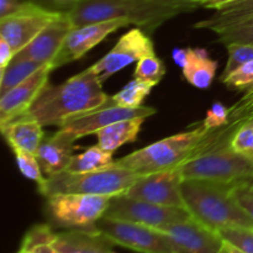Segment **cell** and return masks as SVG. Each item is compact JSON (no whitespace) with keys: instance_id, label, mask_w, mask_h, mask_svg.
Returning <instances> with one entry per match:
<instances>
[{"instance_id":"6da1fadb","label":"cell","mask_w":253,"mask_h":253,"mask_svg":"<svg viewBox=\"0 0 253 253\" xmlns=\"http://www.w3.org/2000/svg\"><path fill=\"white\" fill-rule=\"evenodd\" d=\"M249 116H251V114L246 108L235 105L232 108V120L222 127L208 130L200 121L199 125L192 130L168 136L133 151L127 156L119 158L115 163L128 168L138 175L175 169L200 153L215 147L221 141L231 137L240 124Z\"/></svg>"},{"instance_id":"7a4b0ae2","label":"cell","mask_w":253,"mask_h":253,"mask_svg":"<svg viewBox=\"0 0 253 253\" xmlns=\"http://www.w3.org/2000/svg\"><path fill=\"white\" fill-rule=\"evenodd\" d=\"M91 67L58 85H47L25 115L42 126L61 127L68 119L95 110L110 101Z\"/></svg>"},{"instance_id":"3957f363","label":"cell","mask_w":253,"mask_h":253,"mask_svg":"<svg viewBox=\"0 0 253 253\" xmlns=\"http://www.w3.org/2000/svg\"><path fill=\"white\" fill-rule=\"evenodd\" d=\"M235 183L207 179H184L182 195L192 216L205 226L219 231L229 227L253 229V219L235 199Z\"/></svg>"},{"instance_id":"277c9868","label":"cell","mask_w":253,"mask_h":253,"mask_svg":"<svg viewBox=\"0 0 253 253\" xmlns=\"http://www.w3.org/2000/svg\"><path fill=\"white\" fill-rule=\"evenodd\" d=\"M74 27L114 19H125L136 27L153 32L184 11L156 0H76L67 10Z\"/></svg>"},{"instance_id":"5b68a950","label":"cell","mask_w":253,"mask_h":253,"mask_svg":"<svg viewBox=\"0 0 253 253\" xmlns=\"http://www.w3.org/2000/svg\"><path fill=\"white\" fill-rule=\"evenodd\" d=\"M140 177L128 168L114 163L105 169L88 173L63 172L47 177V183L39 193L43 197L56 194H86L114 198L125 194Z\"/></svg>"},{"instance_id":"8992f818","label":"cell","mask_w":253,"mask_h":253,"mask_svg":"<svg viewBox=\"0 0 253 253\" xmlns=\"http://www.w3.org/2000/svg\"><path fill=\"white\" fill-rule=\"evenodd\" d=\"M231 137L180 166L183 179L236 183L253 177V153L235 151Z\"/></svg>"},{"instance_id":"52a82bcc","label":"cell","mask_w":253,"mask_h":253,"mask_svg":"<svg viewBox=\"0 0 253 253\" xmlns=\"http://www.w3.org/2000/svg\"><path fill=\"white\" fill-rule=\"evenodd\" d=\"M104 216L136 222L156 230H163L170 225L193 217L185 208L153 204L145 200L133 199L126 194L111 198Z\"/></svg>"},{"instance_id":"ba28073f","label":"cell","mask_w":253,"mask_h":253,"mask_svg":"<svg viewBox=\"0 0 253 253\" xmlns=\"http://www.w3.org/2000/svg\"><path fill=\"white\" fill-rule=\"evenodd\" d=\"M109 197L86 194H56L48 197L47 207L58 225L69 229H93L105 215L110 204Z\"/></svg>"},{"instance_id":"9c48e42d","label":"cell","mask_w":253,"mask_h":253,"mask_svg":"<svg viewBox=\"0 0 253 253\" xmlns=\"http://www.w3.org/2000/svg\"><path fill=\"white\" fill-rule=\"evenodd\" d=\"M95 229L114 245L126 247L138 253H173L167 235L161 230L125 220L103 216Z\"/></svg>"},{"instance_id":"30bf717a","label":"cell","mask_w":253,"mask_h":253,"mask_svg":"<svg viewBox=\"0 0 253 253\" xmlns=\"http://www.w3.org/2000/svg\"><path fill=\"white\" fill-rule=\"evenodd\" d=\"M63 11H54L31 1H24L14 14L0 19V36L9 42L15 54L27 46L40 32Z\"/></svg>"},{"instance_id":"8fae6325","label":"cell","mask_w":253,"mask_h":253,"mask_svg":"<svg viewBox=\"0 0 253 253\" xmlns=\"http://www.w3.org/2000/svg\"><path fill=\"white\" fill-rule=\"evenodd\" d=\"M152 53H155V44L151 37L145 30L135 27L124 34L115 46L91 66V69L104 83L119 71Z\"/></svg>"},{"instance_id":"7c38bea8","label":"cell","mask_w":253,"mask_h":253,"mask_svg":"<svg viewBox=\"0 0 253 253\" xmlns=\"http://www.w3.org/2000/svg\"><path fill=\"white\" fill-rule=\"evenodd\" d=\"M183 180L179 168L140 175L125 194L153 204L185 208L180 188Z\"/></svg>"},{"instance_id":"4fadbf2b","label":"cell","mask_w":253,"mask_h":253,"mask_svg":"<svg viewBox=\"0 0 253 253\" xmlns=\"http://www.w3.org/2000/svg\"><path fill=\"white\" fill-rule=\"evenodd\" d=\"M131 22L125 19H114L106 21L76 26L69 31L61 51L52 63V69L61 68L66 64L81 59L86 52L98 46L109 35L119 29L128 26Z\"/></svg>"},{"instance_id":"5bb4252c","label":"cell","mask_w":253,"mask_h":253,"mask_svg":"<svg viewBox=\"0 0 253 253\" xmlns=\"http://www.w3.org/2000/svg\"><path fill=\"white\" fill-rule=\"evenodd\" d=\"M156 113L157 110L151 106L142 105L138 108H124V106L114 104L113 99H110L108 104L95 109V110L68 119L59 128L68 131L76 140H79L85 136L95 135L103 127L118 123V121L133 118L147 119L155 115Z\"/></svg>"},{"instance_id":"9a60e30c","label":"cell","mask_w":253,"mask_h":253,"mask_svg":"<svg viewBox=\"0 0 253 253\" xmlns=\"http://www.w3.org/2000/svg\"><path fill=\"white\" fill-rule=\"evenodd\" d=\"M167 235L173 253H227L219 232L190 217L161 230Z\"/></svg>"},{"instance_id":"2e32d148","label":"cell","mask_w":253,"mask_h":253,"mask_svg":"<svg viewBox=\"0 0 253 253\" xmlns=\"http://www.w3.org/2000/svg\"><path fill=\"white\" fill-rule=\"evenodd\" d=\"M52 71V67L46 64L31 77L10 89L6 94L0 96V124L6 123L29 111L41 91L48 85V78Z\"/></svg>"},{"instance_id":"e0dca14e","label":"cell","mask_w":253,"mask_h":253,"mask_svg":"<svg viewBox=\"0 0 253 253\" xmlns=\"http://www.w3.org/2000/svg\"><path fill=\"white\" fill-rule=\"evenodd\" d=\"M74 27L67 11L62 12L59 17L52 21L46 29L42 30L25 48L17 52L15 57L36 61L41 64H49L56 59L61 51L66 37Z\"/></svg>"},{"instance_id":"ac0fdd59","label":"cell","mask_w":253,"mask_h":253,"mask_svg":"<svg viewBox=\"0 0 253 253\" xmlns=\"http://www.w3.org/2000/svg\"><path fill=\"white\" fill-rule=\"evenodd\" d=\"M76 141V138L63 128H59L53 135L42 140L36 157L44 174L53 177L66 172L74 156Z\"/></svg>"},{"instance_id":"d6986e66","label":"cell","mask_w":253,"mask_h":253,"mask_svg":"<svg viewBox=\"0 0 253 253\" xmlns=\"http://www.w3.org/2000/svg\"><path fill=\"white\" fill-rule=\"evenodd\" d=\"M52 244L61 253H115L113 242L95 227L53 232Z\"/></svg>"},{"instance_id":"ffe728a7","label":"cell","mask_w":253,"mask_h":253,"mask_svg":"<svg viewBox=\"0 0 253 253\" xmlns=\"http://www.w3.org/2000/svg\"><path fill=\"white\" fill-rule=\"evenodd\" d=\"M42 127L43 126L39 121L25 114L0 124L2 136L12 151L20 150L34 155H36L44 138Z\"/></svg>"},{"instance_id":"44dd1931","label":"cell","mask_w":253,"mask_h":253,"mask_svg":"<svg viewBox=\"0 0 253 253\" xmlns=\"http://www.w3.org/2000/svg\"><path fill=\"white\" fill-rule=\"evenodd\" d=\"M203 7L211 9L215 12L209 19L197 22L194 27L210 30L215 34L230 25L253 16V0H217L205 2Z\"/></svg>"},{"instance_id":"7402d4cb","label":"cell","mask_w":253,"mask_h":253,"mask_svg":"<svg viewBox=\"0 0 253 253\" xmlns=\"http://www.w3.org/2000/svg\"><path fill=\"white\" fill-rule=\"evenodd\" d=\"M217 61L210 57L205 48L188 47V58L182 68L185 81L198 89H208L216 76Z\"/></svg>"},{"instance_id":"603a6c76","label":"cell","mask_w":253,"mask_h":253,"mask_svg":"<svg viewBox=\"0 0 253 253\" xmlns=\"http://www.w3.org/2000/svg\"><path fill=\"white\" fill-rule=\"evenodd\" d=\"M145 120V118H133L105 126L95 133L98 146L114 153L125 143L135 142Z\"/></svg>"},{"instance_id":"cb8c5ba5","label":"cell","mask_w":253,"mask_h":253,"mask_svg":"<svg viewBox=\"0 0 253 253\" xmlns=\"http://www.w3.org/2000/svg\"><path fill=\"white\" fill-rule=\"evenodd\" d=\"M114 163L115 161L113 158V153L103 150L96 145L86 148L84 152L79 155H74L66 172L73 173V174L95 172V170L111 167Z\"/></svg>"},{"instance_id":"d4e9b609","label":"cell","mask_w":253,"mask_h":253,"mask_svg":"<svg viewBox=\"0 0 253 253\" xmlns=\"http://www.w3.org/2000/svg\"><path fill=\"white\" fill-rule=\"evenodd\" d=\"M43 66L46 64H41L32 59L14 57L9 66L4 71L0 72V96L6 94L10 89L36 73Z\"/></svg>"},{"instance_id":"484cf974","label":"cell","mask_w":253,"mask_h":253,"mask_svg":"<svg viewBox=\"0 0 253 253\" xmlns=\"http://www.w3.org/2000/svg\"><path fill=\"white\" fill-rule=\"evenodd\" d=\"M157 85L152 82L133 78L120 91L111 96L114 104L124 108H138L142 106L143 100L150 95L152 89Z\"/></svg>"},{"instance_id":"4316f807","label":"cell","mask_w":253,"mask_h":253,"mask_svg":"<svg viewBox=\"0 0 253 253\" xmlns=\"http://www.w3.org/2000/svg\"><path fill=\"white\" fill-rule=\"evenodd\" d=\"M219 43H247L253 44V16L241 20L216 32Z\"/></svg>"},{"instance_id":"83f0119b","label":"cell","mask_w":253,"mask_h":253,"mask_svg":"<svg viewBox=\"0 0 253 253\" xmlns=\"http://www.w3.org/2000/svg\"><path fill=\"white\" fill-rule=\"evenodd\" d=\"M12 152L15 155V161H16L20 173L25 178L36 183L40 192L46 185L47 178L43 177V170H42L41 165H40L36 155L20 150L12 151Z\"/></svg>"},{"instance_id":"f1b7e54d","label":"cell","mask_w":253,"mask_h":253,"mask_svg":"<svg viewBox=\"0 0 253 253\" xmlns=\"http://www.w3.org/2000/svg\"><path fill=\"white\" fill-rule=\"evenodd\" d=\"M53 231L47 225L34 226L22 240V247L31 249L37 253H61L52 244Z\"/></svg>"},{"instance_id":"f546056e","label":"cell","mask_w":253,"mask_h":253,"mask_svg":"<svg viewBox=\"0 0 253 253\" xmlns=\"http://www.w3.org/2000/svg\"><path fill=\"white\" fill-rule=\"evenodd\" d=\"M166 74V66L161 58H158L155 53L147 54L142 57L138 62H136L133 78L142 79V81L152 82L158 84L163 79Z\"/></svg>"},{"instance_id":"4dcf8cb0","label":"cell","mask_w":253,"mask_h":253,"mask_svg":"<svg viewBox=\"0 0 253 253\" xmlns=\"http://www.w3.org/2000/svg\"><path fill=\"white\" fill-rule=\"evenodd\" d=\"M225 47H226L227 53H229V58H227L226 66H225L221 77H220V81L226 78L232 72H235L237 68L253 59V44L230 43Z\"/></svg>"},{"instance_id":"1f68e13d","label":"cell","mask_w":253,"mask_h":253,"mask_svg":"<svg viewBox=\"0 0 253 253\" xmlns=\"http://www.w3.org/2000/svg\"><path fill=\"white\" fill-rule=\"evenodd\" d=\"M219 235L225 242L232 245L244 253H253V229L229 227L219 230Z\"/></svg>"},{"instance_id":"d6a6232c","label":"cell","mask_w":253,"mask_h":253,"mask_svg":"<svg viewBox=\"0 0 253 253\" xmlns=\"http://www.w3.org/2000/svg\"><path fill=\"white\" fill-rule=\"evenodd\" d=\"M230 145L239 152L253 153V114L245 119L235 130Z\"/></svg>"},{"instance_id":"836d02e7","label":"cell","mask_w":253,"mask_h":253,"mask_svg":"<svg viewBox=\"0 0 253 253\" xmlns=\"http://www.w3.org/2000/svg\"><path fill=\"white\" fill-rule=\"evenodd\" d=\"M231 111L232 109H229L225 104L215 101L211 108L207 111V115H205L204 120L202 121L203 125L208 130H216V128L222 127V126L230 124V121L232 120Z\"/></svg>"},{"instance_id":"e575fe53","label":"cell","mask_w":253,"mask_h":253,"mask_svg":"<svg viewBox=\"0 0 253 253\" xmlns=\"http://www.w3.org/2000/svg\"><path fill=\"white\" fill-rule=\"evenodd\" d=\"M222 83L226 84L229 88L234 89H247L253 86V59L247 62L244 66L237 68L231 74L222 79Z\"/></svg>"},{"instance_id":"d590c367","label":"cell","mask_w":253,"mask_h":253,"mask_svg":"<svg viewBox=\"0 0 253 253\" xmlns=\"http://www.w3.org/2000/svg\"><path fill=\"white\" fill-rule=\"evenodd\" d=\"M232 194L237 203L244 208L245 211L253 219V187L236 182Z\"/></svg>"},{"instance_id":"8d00e7d4","label":"cell","mask_w":253,"mask_h":253,"mask_svg":"<svg viewBox=\"0 0 253 253\" xmlns=\"http://www.w3.org/2000/svg\"><path fill=\"white\" fill-rule=\"evenodd\" d=\"M14 57L15 52L12 47L10 46L6 40L0 36V72H2L9 66Z\"/></svg>"},{"instance_id":"74e56055","label":"cell","mask_w":253,"mask_h":253,"mask_svg":"<svg viewBox=\"0 0 253 253\" xmlns=\"http://www.w3.org/2000/svg\"><path fill=\"white\" fill-rule=\"evenodd\" d=\"M156 1L178 7L184 12H190L202 6V0H156Z\"/></svg>"},{"instance_id":"f35d334b","label":"cell","mask_w":253,"mask_h":253,"mask_svg":"<svg viewBox=\"0 0 253 253\" xmlns=\"http://www.w3.org/2000/svg\"><path fill=\"white\" fill-rule=\"evenodd\" d=\"M22 2L19 0H0V19L16 12L22 6Z\"/></svg>"},{"instance_id":"ab89813d","label":"cell","mask_w":253,"mask_h":253,"mask_svg":"<svg viewBox=\"0 0 253 253\" xmlns=\"http://www.w3.org/2000/svg\"><path fill=\"white\" fill-rule=\"evenodd\" d=\"M172 58L174 63L182 69L184 67L185 62H187L188 48H174L172 52Z\"/></svg>"},{"instance_id":"60d3db41","label":"cell","mask_w":253,"mask_h":253,"mask_svg":"<svg viewBox=\"0 0 253 253\" xmlns=\"http://www.w3.org/2000/svg\"><path fill=\"white\" fill-rule=\"evenodd\" d=\"M226 250L229 253H244L242 251H240L239 249H236V247L232 246V245L227 244V242H226Z\"/></svg>"},{"instance_id":"b9f144b4","label":"cell","mask_w":253,"mask_h":253,"mask_svg":"<svg viewBox=\"0 0 253 253\" xmlns=\"http://www.w3.org/2000/svg\"><path fill=\"white\" fill-rule=\"evenodd\" d=\"M54 1H56L57 4H66V5H69V7H71L72 5L74 4V1H76V0H54Z\"/></svg>"},{"instance_id":"7bdbcfd3","label":"cell","mask_w":253,"mask_h":253,"mask_svg":"<svg viewBox=\"0 0 253 253\" xmlns=\"http://www.w3.org/2000/svg\"><path fill=\"white\" fill-rule=\"evenodd\" d=\"M16 253H37L36 251H34V250L31 249H27V247H20V250L17 251Z\"/></svg>"},{"instance_id":"ee69618b","label":"cell","mask_w":253,"mask_h":253,"mask_svg":"<svg viewBox=\"0 0 253 253\" xmlns=\"http://www.w3.org/2000/svg\"><path fill=\"white\" fill-rule=\"evenodd\" d=\"M237 183H244V184H247V185H251V187H253V177L246 178V179L241 180V182H237Z\"/></svg>"},{"instance_id":"f6af8a7d","label":"cell","mask_w":253,"mask_h":253,"mask_svg":"<svg viewBox=\"0 0 253 253\" xmlns=\"http://www.w3.org/2000/svg\"><path fill=\"white\" fill-rule=\"evenodd\" d=\"M210 1H217V0H202V6L205 4V2H210Z\"/></svg>"}]
</instances>
